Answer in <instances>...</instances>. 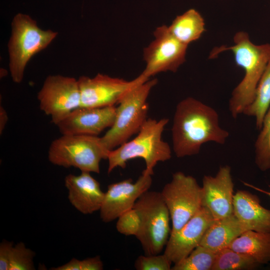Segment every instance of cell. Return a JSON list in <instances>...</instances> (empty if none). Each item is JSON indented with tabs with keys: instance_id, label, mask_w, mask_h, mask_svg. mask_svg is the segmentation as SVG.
Masks as SVG:
<instances>
[{
	"instance_id": "obj_1",
	"label": "cell",
	"mask_w": 270,
	"mask_h": 270,
	"mask_svg": "<svg viewBox=\"0 0 270 270\" xmlns=\"http://www.w3.org/2000/svg\"><path fill=\"white\" fill-rule=\"evenodd\" d=\"M172 149L178 158L198 154L208 142L224 144L229 132L220 125L217 112L192 97L176 105L172 128Z\"/></svg>"
},
{
	"instance_id": "obj_2",
	"label": "cell",
	"mask_w": 270,
	"mask_h": 270,
	"mask_svg": "<svg viewBox=\"0 0 270 270\" xmlns=\"http://www.w3.org/2000/svg\"><path fill=\"white\" fill-rule=\"evenodd\" d=\"M226 50L233 53L236 64L244 71V78L233 90L229 100L231 116L236 118L254 98L258 84L270 59V44H255L248 33L240 31L234 34L232 46L215 47L209 58H214Z\"/></svg>"
},
{
	"instance_id": "obj_3",
	"label": "cell",
	"mask_w": 270,
	"mask_h": 270,
	"mask_svg": "<svg viewBox=\"0 0 270 270\" xmlns=\"http://www.w3.org/2000/svg\"><path fill=\"white\" fill-rule=\"evenodd\" d=\"M168 120L167 118L158 120L147 118L134 139L109 152L108 174L117 167L124 168L128 160L140 158L145 162L144 170L153 174L154 168L158 162H166L172 157L170 145L162 139Z\"/></svg>"
},
{
	"instance_id": "obj_4",
	"label": "cell",
	"mask_w": 270,
	"mask_h": 270,
	"mask_svg": "<svg viewBox=\"0 0 270 270\" xmlns=\"http://www.w3.org/2000/svg\"><path fill=\"white\" fill-rule=\"evenodd\" d=\"M157 82L154 78L140 82L130 89L120 100L113 124L100 137L102 143L108 151L128 142L132 135L138 133L147 119V98Z\"/></svg>"
},
{
	"instance_id": "obj_5",
	"label": "cell",
	"mask_w": 270,
	"mask_h": 270,
	"mask_svg": "<svg viewBox=\"0 0 270 270\" xmlns=\"http://www.w3.org/2000/svg\"><path fill=\"white\" fill-rule=\"evenodd\" d=\"M12 35L8 44L9 68L14 82H22L25 68L31 58L45 48L57 32L40 29L28 14L18 13L12 23Z\"/></svg>"
},
{
	"instance_id": "obj_6",
	"label": "cell",
	"mask_w": 270,
	"mask_h": 270,
	"mask_svg": "<svg viewBox=\"0 0 270 270\" xmlns=\"http://www.w3.org/2000/svg\"><path fill=\"white\" fill-rule=\"evenodd\" d=\"M109 152L98 136L62 134L50 144L48 158L56 166L98 174L100 160H107Z\"/></svg>"
},
{
	"instance_id": "obj_7",
	"label": "cell",
	"mask_w": 270,
	"mask_h": 270,
	"mask_svg": "<svg viewBox=\"0 0 270 270\" xmlns=\"http://www.w3.org/2000/svg\"><path fill=\"white\" fill-rule=\"evenodd\" d=\"M134 208L140 218L136 238L144 254H160L170 237V216L160 192L148 190L138 200Z\"/></svg>"
},
{
	"instance_id": "obj_8",
	"label": "cell",
	"mask_w": 270,
	"mask_h": 270,
	"mask_svg": "<svg viewBox=\"0 0 270 270\" xmlns=\"http://www.w3.org/2000/svg\"><path fill=\"white\" fill-rule=\"evenodd\" d=\"M169 210L174 233L202 206V188L192 176L177 172L160 192Z\"/></svg>"
},
{
	"instance_id": "obj_9",
	"label": "cell",
	"mask_w": 270,
	"mask_h": 270,
	"mask_svg": "<svg viewBox=\"0 0 270 270\" xmlns=\"http://www.w3.org/2000/svg\"><path fill=\"white\" fill-rule=\"evenodd\" d=\"M40 110L56 125L80 107L78 80L61 75L48 76L38 94Z\"/></svg>"
},
{
	"instance_id": "obj_10",
	"label": "cell",
	"mask_w": 270,
	"mask_h": 270,
	"mask_svg": "<svg viewBox=\"0 0 270 270\" xmlns=\"http://www.w3.org/2000/svg\"><path fill=\"white\" fill-rule=\"evenodd\" d=\"M154 40L144 50L146 68L141 74L148 79L158 73L176 72L185 62L188 46L178 40L163 25L154 32Z\"/></svg>"
},
{
	"instance_id": "obj_11",
	"label": "cell",
	"mask_w": 270,
	"mask_h": 270,
	"mask_svg": "<svg viewBox=\"0 0 270 270\" xmlns=\"http://www.w3.org/2000/svg\"><path fill=\"white\" fill-rule=\"evenodd\" d=\"M148 80L142 74L130 81L100 74L94 78L81 76L78 80L80 96V108L114 106L130 89Z\"/></svg>"
},
{
	"instance_id": "obj_12",
	"label": "cell",
	"mask_w": 270,
	"mask_h": 270,
	"mask_svg": "<svg viewBox=\"0 0 270 270\" xmlns=\"http://www.w3.org/2000/svg\"><path fill=\"white\" fill-rule=\"evenodd\" d=\"M152 176L144 170L134 182L128 178L108 185L100 210L101 220L105 222H112L132 208L140 197L150 188Z\"/></svg>"
},
{
	"instance_id": "obj_13",
	"label": "cell",
	"mask_w": 270,
	"mask_h": 270,
	"mask_svg": "<svg viewBox=\"0 0 270 270\" xmlns=\"http://www.w3.org/2000/svg\"><path fill=\"white\" fill-rule=\"evenodd\" d=\"M214 220L210 211L202 206L182 228L170 233L164 254L172 263L179 262L200 244Z\"/></svg>"
},
{
	"instance_id": "obj_14",
	"label": "cell",
	"mask_w": 270,
	"mask_h": 270,
	"mask_svg": "<svg viewBox=\"0 0 270 270\" xmlns=\"http://www.w3.org/2000/svg\"><path fill=\"white\" fill-rule=\"evenodd\" d=\"M202 183V206L210 211L214 219L232 214L234 184L230 167L220 166L214 176H204Z\"/></svg>"
},
{
	"instance_id": "obj_15",
	"label": "cell",
	"mask_w": 270,
	"mask_h": 270,
	"mask_svg": "<svg viewBox=\"0 0 270 270\" xmlns=\"http://www.w3.org/2000/svg\"><path fill=\"white\" fill-rule=\"evenodd\" d=\"M116 107L78 108L56 126L62 135L98 136L114 121Z\"/></svg>"
},
{
	"instance_id": "obj_16",
	"label": "cell",
	"mask_w": 270,
	"mask_h": 270,
	"mask_svg": "<svg viewBox=\"0 0 270 270\" xmlns=\"http://www.w3.org/2000/svg\"><path fill=\"white\" fill-rule=\"evenodd\" d=\"M90 173L81 172L79 175L69 174L64 179L70 202L84 214L100 210L105 194L98 182Z\"/></svg>"
},
{
	"instance_id": "obj_17",
	"label": "cell",
	"mask_w": 270,
	"mask_h": 270,
	"mask_svg": "<svg viewBox=\"0 0 270 270\" xmlns=\"http://www.w3.org/2000/svg\"><path fill=\"white\" fill-rule=\"evenodd\" d=\"M233 214L248 230L270 232V210L261 204L256 195L238 190L234 196Z\"/></svg>"
},
{
	"instance_id": "obj_18",
	"label": "cell",
	"mask_w": 270,
	"mask_h": 270,
	"mask_svg": "<svg viewBox=\"0 0 270 270\" xmlns=\"http://www.w3.org/2000/svg\"><path fill=\"white\" fill-rule=\"evenodd\" d=\"M246 228L232 214L214 220L205 232L200 245L216 252L229 245Z\"/></svg>"
},
{
	"instance_id": "obj_19",
	"label": "cell",
	"mask_w": 270,
	"mask_h": 270,
	"mask_svg": "<svg viewBox=\"0 0 270 270\" xmlns=\"http://www.w3.org/2000/svg\"><path fill=\"white\" fill-rule=\"evenodd\" d=\"M228 248L250 255L261 265L270 263V232L246 231Z\"/></svg>"
},
{
	"instance_id": "obj_20",
	"label": "cell",
	"mask_w": 270,
	"mask_h": 270,
	"mask_svg": "<svg viewBox=\"0 0 270 270\" xmlns=\"http://www.w3.org/2000/svg\"><path fill=\"white\" fill-rule=\"evenodd\" d=\"M168 28L174 37L187 46L200 38L206 30L204 19L193 8L177 16Z\"/></svg>"
},
{
	"instance_id": "obj_21",
	"label": "cell",
	"mask_w": 270,
	"mask_h": 270,
	"mask_svg": "<svg viewBox=\"0 0 270 270\" xmlns=\"http://www.w3.org/2000/svg\"><path fill=\"white\" fill-rule=\"evenodd\" d=\"M270 107V59L258 84L253 102L242 114L254 117L256 128L260 130L264 117Z\"/></svg>"
},
{
	"instance_id": "obj_22",
	"label": "cell",
	"mask_w": 270,
	"mask_h": 270,
	"mask_svg": "<svg viewBox=\"0 0 270 270\" xmlns=\"http://www.w3.org/2000/svg\"><path fill=\"white\" fill-rule=\"evenodd\" d=\"M260 266L250 255L226 248L216 252L212 270H252Z\"/></svg>"
},
{
	"instance_id": "obj_23",
	"label": "cell",
	"mask_w": 270,
	"mask_h": 270,
	"mask_svg": "<svg viewBox=\"0 0 270 270\" xmlns=\"http://www.w3.org/2000/svg\"><path fill=\"white\" fill-rule=\"evenodd\" d=\"M216 253L199 245L186 257L174 264L171 270H212Z\"/></svg>"
},
{
	"instance_id": "obj_24",
	"label": "cell",
	"mask_w": 270,
	"mask_h": 270,
	"mask_svg": "<svg viewBox=\"0 0 270 270\" xmlns=\"http://www.w3.org/2000/svg\"><path fill=\"white\" fill-rule=\"evenodd\" d=\"M255 164L262 172L270 170V107L254 144Z\"/></svg>"
},
{
	"instance_id": "obj_25",
	"label": "cell",
	"mask_w": 270,
	"mask_h": 270,
	"mask_svg": "<svg viewBox=\"0 0 270 270\" xmlns=\"http://www.w3.org/2000/svg\"><path fill=\"white\" fill-rule=\"evenodd\" d=\"M34 252L27 248L23 242L17 244L12 250L8 270H34Z\"/></svg>"
},
{
	"instance_id": "obj_26",
	"label": "cell",
	"mask_w": 270,
	"mask_h": 270,
	"mask_svg": "<svg viewBox=\"0 0 270 270\" xmlns=\"http://www.w3.org/2000/svg\"><path fill=\"white\" fill-rule=\"evenodd\" d=\"M117 231L126 236H136L140 228V218L136 210L133 208L123 214L118 218Z\"/></svg>"
},
{
	"instance_id": "obj_27",
	"label": "cell",
	"mask_w": 270,
	"mask_h": 270,
	"mask_svg": "<svg viewBox=\"0 0 270 270\" xmlns=\"http://www.w3.org/2000/svg\"><path fill=\"white\" fill-rule=\"evenodd\" d=\"M172 263L163 254L138 256L134 266L137 270H171Z\"/></svg>"
},
{
	"instance_id": "obj_28",
	"label": "cell",
	"mask_w": 270,
	"mask_h": 270,
	"mask_svg": "<svg viewBox=\"0 0 270 270\" xmlns=\"http://www.w3.org/2000/svg\"><path fill=\"white\" fill-rule=\"evenodd\" d=\"M103 263L99 256L89 258L82 260L73 258L68 262L56 268L53 270H102Z\"/></svg>"
},
{
	"instance_id": "obj_29",
	"label": "cell",
	"mask_w": 270,
	"mask_h": 270,
	"mask_svg": "<svg viewBox=\"0 0 270 270\" xmlns=\"http://www.w3.org/2000/svg\"><path fill=\"white\" fill-rule=\"evenodd\" d=\"M12 242L3 241L0 244V270H8L12 250Z\"/></svg>"
},
{
	"instance_id": "obj_30",
	"label": "cell",
	"mask_w": 270,
	"mask_h": 270,
	"mask_svg": "<svg viewBox=\"0 0 270 270\" xmlns=\"http://www.w3.org/2000/svg\"><path fill=\"white\" fill-rule=\"evenodd\" d=\"M8 120L7 112L4 108L0 106V134L2 132L4 129Z\"/></svg>"
},
{
	"instance_id": "obj_31",
	"label": "cell",
	"mask_w": 270,
	"mask_h": 270,
	"mask_svg": "<svg viewBox=\"0 0 270 270\" xmlns=\"http://www.w3.org/2000/svg\"><path fill=\"white\" fill-rule=\"evenodd\" d=\"M269 186V188H270V185L268 186ZM260 190L261 192L265 193L267 195H268L270 197V191L269 192H266V191H264V190Z\"/></svg>"
}]
</instances>
